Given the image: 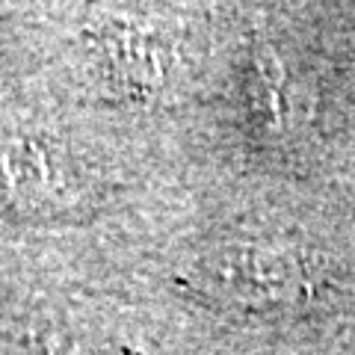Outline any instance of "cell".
Masks as SVG:
<instances>
[{"instance_id": "cell-1", "label": "cell", "mask_w": 355, "mask_h": 355, "mask_svg": "<svg viewBox=\"0 0 355 355\" xmlns=\"http://www.w3.org/2000/svg\"><path fill=\"white\" fill-rule=\"evenodd\" d=\"M51 151L33 139H0V210H39L57 193Z\"/></svg>"}]
</instances>
